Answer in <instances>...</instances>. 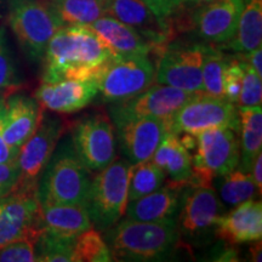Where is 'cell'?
<instances>
[{"label": "cell", "mask_w": 262, "mask_h": 262, "mask_svg": "<svg viewBox=\"0 0 262 262\" xmlns=\"http://www.w3.org/2000/svg\"><path fill=\"white\" fill-rule=\"evenodd\" d=\"M114 58L110 48L88 26H63L45 49L42 80H96Z\"/></svg>", "instance_id": "cell-1"}, {"label": "cell", "mask_w": 262, "mask_h": 262, "mask_svg": "<svg viewBox=\"0 0 262 262\" xmlns=\"http://www.w3.org/2000/svg\"><path fill=\"white\" fill-rule=\"evenodd\" d=\"M106 243L114 261H159L178 247L180 234L175 220L147 222L118 221L107 229Z\"/></svg>", "instance_id": "cell-2"}, {"label": "cell", "mask_w": 262, "mask_h": 262, "mask_svg": "<svg viewBox=\"0 0 262 262\" xmlns=\"http://www.w3.org/2000/svg\"><path fill=\"white\" fill-rule=\"evenodd\" d=\"M91 172L84 166L71 139L56 146L38 182L40 204H80L85 206Z\"/></svg>", "instance_id": "cell-3"}, {"label": "cell", "mask_w": 262, "mask_h": 262, "mask_svg": "<svg viewBox=\"0 0 262 262\" xmlns=\"http://www.w3.org/2000/svg\"><path fill=\"white\" fill-rule=\"evenodd\" d=\"M131 165L129 160L118 158L91 180L85 209L97 231L113 227L125 214Z\"/></svg>", "instance_id": "cell-4"}, {"label": "cell", "mask_w": 262, "mask_h": 262, "mask_svg": "<svg viewBox=\"0 0 262 262\" xmlns=\"http://www.w3.org/2000/svg\"><path fill=\"white\" fill-rule=\"evenodd\" d=\"M8 21L19 47L32 61H40L61 19L48 0H11Z\"/></svg>", "instance_id": "cell-5"}, {"label": "cell", "mask_w": 262, "mask_h": 262, "mask_svg": "<svg viewBox=\"0 0 262 262\" xmlns=\"http://www.w3.org/2000/svg\"><path fill=\"white\" fill-rule=\"evenodd\" d=\"M193 147L191 185L211 186L214 180L239 165L238 131L229 127H215L196 134Z\"/></svg>", "instance_id": "cell-6"}, {"label": "cell", "mask_w": 262, "mask_h": 262, "mask_svg": "<svg viewBox=\"0 0 262 262\" xmlns=\"http://www.w3.org/2000/svg\"><path fill=\"white\" fill-rule=\"evenodd\" d=\"M101 100L119 103L135 97L156 81V66L149 56H127L114 58L96 78Z\"/></svg>", "instance_id": "cell-7"}, {"label": "cell", "mask_w": 262, "mask_h": 262, "mask_svg": "<svg viewBox=\"0 0 262 262\" xmlns=\"http://www.w3.org/2000/svg\"><path fill=\"white\" fill-rule=\"evenodd\" d=\"M225 212V206L211 186H185L176 219L179 234L188 243L201 242L214 233L217 220Z\"/></svg>", "instance_id": "cell-8"}, {"label": "cell", "mask_w": 262, "mask_h": 262, "mask_svg": "<svg viewBox=\"0 0 262 262\" xmlns=\"http://www.w3.org/2000/svg\"><path fill=\"white\" fill-rule=\"evenodd\" d=\"M215 127H229L239 133L237 107L226 98L194 94L173 116L170 133L196 135Z\"/></svg>", "instance_id": "cell-9"}, {"label": "cell", "mask_w": 262, "mask_h": 262, "mask_svg": "<svg viewBox=\"0 0 262 262\" xmlns=\"http://www.w3.org/2000/svg\"><path fill=\"white\" fill-rule=\"evenodd\" d=\"M206 45H166L156 66V83L192 94H204L202 68Z\"/></svg>", "instance_id": "cell-10"}, {"label": "cell", "mask_w": 262, "mask_h": 262, "mask_svg": "<svg viewBox=\"0 0 262 262\" xmlns=\"http://www.w3.org/2000/svg\"><path fill=\"white\" fill-rule=\"evenodd\" d=\"M63 133V120L60 118L42 117L37 130L18 150L19 179L15 189L37 191L39 179Z\"/></svg>", "instance_id": "cell-11"}, {"label": "cell", "mask_w": 262, "mask_h": 262, "mask_svg": "<svg viewBox=\"0 0 262 262\" xmlns=\"http://www.w3.org/2000/svg\"><path fill=\"white\" fill-rule=\"evenodd\" d=\"M73 148L90 172H98L116 158L114 129L106 114L80 120L72 131Z\"/></svg>", "instance_id": "cell-12"}, {"label": "cell", "mask_w": 262, "mask_h": 262, "mask_svg": "<svg viewBox=\"0 0 262 262\" xmlns=\"http://www.w3.org/2000/svg\"><path fill=\"white\" fill-rule=\"evenodd\" d=\"M194 94L169 85H150L148 89L135 97L119 103H112L110 114L113 122L129 118H156L171 123L176 112Z\"/></svg>", "instance_id": "cell-13"}, {"label": "cell", "mask_w": 262, "mask_h": 262, "mask_svg": "<svg viewBox=\"0 0 262 262\" xmlns=\"http://www.w3.org/2000/svg\"><path fill=\"white\" fill-rule=\"evenodd\" d=\"M42 231L37 191L15 189L0 198V245L25 238L37 241Z\"/></svg>", "instance_id": "cell-14"}, {"label": "cell", "mask_w": 262, "mask_h": 262, "mask_svg": "<svg viewBox=\"0 0 262 262\" xmlns=\"http://www.w3.org/2000/svg\"><path fill=\"white\" fill-rule=\"evenodd\" d=\"M244 0H212L188 16L186 31L192 29L210 45L226 44L233 37Z\"/></svg>", "instance_id": "cell-15"}, {"label": "cell", "mask_w": 262, "mask_h": 262, "mask_svg": "<svg viewBox=\"0 0 262 262\" xmlns=\"http://www.w3.org/2000/svg\"><path fill=\"white\" fill-rule=\"evenodd\" d=\"M113 123L120 148L131 164L152 158L164 136L170 133V123L156 118H129Z\"/></svg>", "instance_id": "cell-16"}, {"label": "cell", "mask_w": 262, "mask_h": 262, "mask_svg": "<svg viewBox=\"0 0 262 262\" xmlns=\"http://www.w3.org/2000/svg\"><path fill=\"white\" fill-rule=\"evenodd\" d=\"M106 15L136 29L153 45L158 55L171 39L166 25L145 0H107Z\"/></svg>", "instance_id": "cell-17"}, {"label": "cell", "mask_w": 262, "mask_h": 262, "mask_svg": "<svg viewBox=\"0 0 262 262\" xmlns=\"http://www.w3.org/2000/svg\"><path fill=\"white\" fill-rule=\"evenodd\" d=\"M97 94L95 80H41L40 86L35 91V100L42 110L56 113H74L89 106Z\"/></svg>", "instance_id": "cell-18"}, {"label": "cell", "mask_w": 262, "mask_h": 262, "mask_svg": "<svg viewBox=\"0 0 262 262\" xmlns=\"http://www.w3.org/2000/svg\"><path fill=\"white\" fill-rule=\"evenodd\" d=\"M214 233L229 245L253 243L262 238V203L249 199L217 220Z\"/></svg>", "instance_id": "cell-19"}, {"label": "cell", "mask_w": 262, "mask_h": 262, "mask_svg": "<svg viewBox=\"0 0 262 262\" xmlns=\"http://www.w3.org/2000/svg\"><path fill=\"white\" fill-rule=\"evenodd\" d=\"M42 117V108L34 98L25 95L5 97L3 134L6 143L18 153L22 145L37 130Z\"/></svg>", "instance_id": "cell-20"}, {"label": "cell", "mask_w": 262, "mask_h": 262, "mask_svg": "<svg viewBox=\"0 0 262 262\" xmlns=\"http://www.w3.org/2000/svg\"><path fill=\"white\" fill-rule=\"evenodd\" d=\"M185 186L187 185L168 181L165 186H162L157 191L127 202L126 219L147 222L176 221L180 209V196Z\"/></svg>", "instance_id": "cell-21"}, {"label": "cell", "mask_w": 262, "mask_h": 262, "mask_svg": "<svg viewBox=\"0 0 262 262\" xmlns=\"http://www.w3.org/2000/svg\"><path fill=\"white\" fill-rule=\"evenodd\" d=\"M88 27L110 48L116 58L149 56L150 52H155L153 45L136 29L111 16L104 15Z\"/></svg>", "instance_id": "cell-22"}, {"label": "cell", "mask_w": 262, "mask_h": 262, "mask_svg": "<svg viewBox=\"0 0 262 262\" xmlns=\"http://www.w3.org/2000/svg\"><path fill=\"white\" fill-rule=\"evenodd\" d=\"M39 225L47 233L64 239H75L93 227L86 209L80 204L39 203Z\"/></svg>", "instance_id": "cell-23"}, {"label": "cell", "mask_w": 262, "mask_h": 262, "mask_svg": "<svg viewBox=\"0 0 262 262\" xmlns=\"http://www.w3.org/2000/svg\"><path fill=\"white\" fill-rule=\"evenodd\" d=\"M150 160L165 172L170 181L181 185L193 182L191 155L176 134L168 133L164 136Z\"/></svg>", "instance_id": "cell-24"}, {"label": "cell", "mask_w": 262, "mask_h": 262, "mask_svg": "<svg viewBox=\"0 0 262 262\" xmlns=\"http://www.w3.org/2000/svg\"><path fill=\"white\" fill-rule=\"evenodd\" d=\"M227 44L238 54H245L261 48L262 0H244L237 28Z\"/></svg>", "instance_id": "cell-25"}, {"label": "cell", "mask_w": 262, "mask_h": 262, "mask_svg": "<svg viewBox=\"0 0 262 262\" xmlns=\"http://www.w3.org/2000/svg\"><path fill=\"white\" fill-rule=\"evenodd\" d=\"M239 133L241 141V169L250 172L255 158L262 147V111L261 106L239 107Z\"/></svg>", "instance_id": "cell-26"}, {"label": "cell", "mask_w": 262, "mask_h": 262, "mask_svg": "<svg viewBox=\"0 0 262 262\" xmlns=\"http://www.w3.org/2000/svg\"><path fill=\"white\" fill-rule=\"evenodd\" d=\"M63 26H89L106 15L107 0H48Z\"/></svg>", "instance_id": "cell-27"}, {"label": "cell", "mask_w": 262, "mask_h": 262, "mask_svg": "<svg viewBox=\"0 0 262 262\" xmlns=\"http://www.w3.org/2000/svg\"><path fill=\"white\" fill-rule=\"evenodd\" d=\"M216 180H219V195L225 209L234 208L241 203L254 199L257 194L251 172L244 171L241 168H235Z\"/></svg>", "instance_id": "cell-28"}, {"label": "cell", "mask_w": 262, "mask_h": 262, "mask_svg": "<svg viewBox=\"0 0 262 262\" xmlns=\"http://www.w3.org/2000/svg\"><path fill=\"white\" fill-rule=\"evenodd\" d=\"M155 14L168 27L171 38L176 33L186 31L188 16L195 9L212 0H145Z\"/></svg>", "instance_id": "cell-29"}, {"label": "cell", "mask_w": 262, "mask_h": 262, "mask_svg": "<svg viewBox=\"0 0 262 262\" xmlns=\"http://www.w3.org/2000/svg\"><path fill=\"white\" fill-rule=\"evenodd\" d=\"M166 180L165 172L152 160L136 163L131 165L127 187V202L157 191Z\"/></svg>", "instance_id": "cell-30"}, {"label": "cell", "mask_w": 262, "mask_h": 262, "mask_svg": "<svg viewBox=\"0 0 262 262\" xmlns=\"http://www.w3.org/2000/svg\"><path fill=\"white\" fill-rule=\"evenodd\" d=\"M227 62L228 56L215 48V45H206L202 68L204 94L217 98H225L222 78Z\"/></svg>", "instance_id": "cell-31"}, {"label": "cell", "mask_w": 262, "mask_h": 262, "mask_svg": "<svg viewBox=\"0 0 262 262\" xmlns=\"http://www.w3.org/2000/svg\"><path fill=\"white\" fill-rule=\"evenodd\" d=\"M113 261L110 248L100 231L93 227L78 235L74 241L73 262Z\"/></svg>", "instance_id": "cell-32"}, {"label": "cell", "mask_w": 262, "mask_h": 262, "mask_svg": "<svg viewBox=\"0 0 262 262\" xmlns=\"http://www.w3.org/2000/svg\"><path fill=\"white\" fill-rule=\"evenodd\" d=\"M75 239H64L42 231L35 242V258L44 262H73Z\"/></svg>", "instance_id": "cell-33"}, {"label": "cell", "mask_w": 262, "mask_h": 262, "mask_svg": "<svg viewBox=\"0 0 262 262\" xmlns=\"http://www.w3.org/2000/svg\"><path fill=\"white\" fill-rule=\"evenodd\" d=\"M21 86L22 79L10 50L5 28L0 27V95L6 97Z\"/></svg>", "instance_id": "cell-34"}, {"label": "cell", "mask_w": 262, "mask_h": 262, "mask_svg": "<svg viewBox=\"0 0 262 262\" xmlns=\"http://www.w3.org/2000/svg\"><path fill=\"white\" fill-rule=\"evenodd\" d=\"M241 57V56H239ZM243 80H242L241 94H239V107L261 106L262 101V81L258 75L247 62L243 61Z\"/></svg>", "instance_id": "cell-35"}, {"label": "cell", "mask_w": 262, "mask_h": 262, "mask_svg": "<svg viewBox=\"0 0 262 262\" xmlns=\"http://www.w3.org/2000/svg\"><path fill=\"white\" fill-rule=\"evenodd\" d=\"M242 80H243V62H242L241 57H228V62L224 71L222 85H224L225 98L229 102H238Z\"/></svg>", "instance_id": "cell-36"}, {"label": "cell", "mask_w": 262, "mask_h": 262, "mask_svg": "<svg viewBox=\"0 0 262 262\" xmlns=\"http://www.w3.org/2000/svg\"><path fill=\"white\" fill-rule=\"evenodd\" d=\"M35 242V239L25 238L0 245V262L37 261Z\"/></svg>", "instance_id": "cell-37"}, {"label": "cell", "mask_w": 262, "mask_h": 262, "mask_svg": "<svg viewBox=\"0 0 262 262\" xmlns=\"http://www.w3.org/2000/svg\"><path fill=\"white\" fill-rule=\"evenodd\" d=\"M19 170L17 162L11 164L0 163V198L8 195L17 187Z\"/></svg>", "instance_id": "cell-38"}, {"label": "cell", "mask_w": 262, "mask_h": 262, "mask_svg": "<svg viewBox=\"0 0 262 262\" xmlns=\"http://www.w3.org/2000/svg\"><path fill=\"white\" fill-rule=\"evenodd\" d=\"M5 106V103H4ZM4 106L0 110V163L11 164L17 162L18 153L15 152L14 149L10 147L4 139V134H3V116H4Z\"/></svg>", "instance_id": "cell-39"}, {"label": "cell", "mask_w": 262, "mask_h": 262, "mask_svg": "<svg viewBox=\"0 0 262 262\" xmlns=\"http://www.w3.org/2000/svg\"><path fill=\"white\" fill-rule=\"evenodd\" d=\"M239 56L243 58V61L250 66L253 70L256 72L258 75L262 77V50L261 48L255 49L250 52H245V54H239Z\"/></svg>", "instance_id": "cell-40"}, {"label": "cell", "mask_w": 262, "mask_h": 262, "mask_svg": "<svg viewBox=\"0 0 262 262\" xmlns=\"http://www.w3.org/2000/svg\"><path fill=\"white\" fill-rule=\"evenodd\" d=\"M250 172L251 175H253L255 185H256L258 195H261L262 193V152L258 153L256 158H255L253 165H251Z\"/></svg>", "instance_id": "cell-41"}, {"label": "cell", "mask_w": 262, "mask_h": 262, "mask_svg": "<svg viewBox=\"0 0 262 262\" xmlns=\"http://www.w3.org/2000/svg\"><path fill=\"white\" fill-rule=\"evenodd\" d=\"M253 245H251L250 249H249V254H250V260L254 262H261V251H262V245L261 241L253 242Z\"/></svg>", "instance_id": "cell-42"}, {"label": "cell", "mask_w": 262, "mask_h": 262, "mask_svg": "<svg viewBox=\"0 0 262 262\" xmlns=\"http://www.w3.org/2000/svg\"><path fill=\"white\" fill-rule=\"evenodd\" d=\"M4 103H5V97L0 95V110H2V107L4 106Z\"/></svg>", "instance_id": "cell-43"}]
</instances>
